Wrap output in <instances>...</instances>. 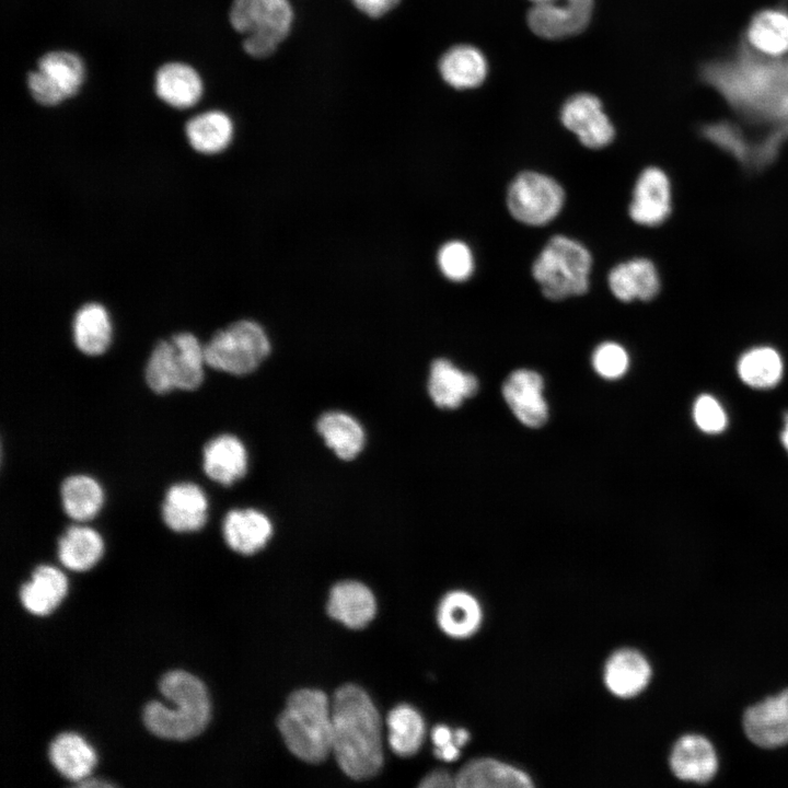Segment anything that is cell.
I'll return each mask as SVG.
<instances>
[{
	"mask_svg": "<svg viewBox=\"0 0 788 788\" xmlns=\"http://www.w3.org/2000/svg\"><path fill=\"white\" fill-rule=\"evenodd\" d=\"M332 753L340 769L356 780L376 775L383 765L382 723L364 690L340 686L332 700Z\"/></svg>",
	"mask_w": 788,
	"mask_h": 788,
	"instance_id": "1",
	"label": "cell"
},
{
	"mask_svg": "<svg viewBox=\"0 0 788 788\" xmlns=\"http://www.w3.org/2000/svg\"><path fill=\"white\" fill-rule=\"evenodd\" d=\"M162 695L174 704L169 708L153 700L143 708V722L153 734L167 740H188L198 735L210 718V703L205 684L195 675L174 670L159 683Z\"/></svg>",
	"mask_w": 788,
	"mask_h": 788,
	"instance_id": "2",
	"label": "cell"
},
{
	"mask_svg": "<svg viewBox=\"0 0 788 788\" xmlns=\"http://www.w3.org/2000/svg\"><path fill=\"white\" fill-rule=\"evenodd\" d=\"M279 732L298 758L320 763L332 753V703L315 688L294 691L277 722Z\"/></svg>",
	"mask_w": 788,
	"mask_h": 788,
	"instance_id": "3",
	"label": "cell"
},
{
	"mask_svg": "<svg viewBox=\"0 0 788 788\" xmlns=\"http://www.w3.org/2000/svg\"><path fill=\"white\" fill-rule=\"evenodd\" d=\"M207 367L204 344L189 331L158 339L143 367V380L157 395L193 392L201 386Z\"/></svg>",
	"mask_w": 788,
	"mask_h": 788,
	"instance_id": "4",
	"label": "cell"
},
{
	"mask_svg": "<svg viewBox=\"0 0 788 788\" xmlns=\"http://www.w3.org/2000/svg\"><path fill=\"white\" fill-rule=\"evenodd\" d=\"M590 252L565 235L553 236L533 263L532 275L549 300L581 296L589 289Z\"/></svg>",
	"mask_w": 788,
	"mask_h": 788,
	"instance_id": "5",
	"label": "cell"
},
{
	"mask_svg": "<svg viewBox=\"0 0 788 788\" xmlns=\"http://www.w3.org/2000/svg\"><path fill=\"white\" fill-rule=\"evenodd\" d=\"M269 352L268 336L251 320H239L218 329L204 344L207 367L232 375L252 373Z\"/></svg>",
	"mask_w": 788,
	"mask_h": 788,
	"instance_id": "6",
	"label": "cell"
},
{
	"mask_svg": "<svg viewBox=\"0 0 788 788\" xmlns=\"http://www.w3.org/2000/svg\"><path fill=\"white\" fill-rule=\"evenodd\" d=\"M229 19L245 36L244 50L256 58L271 55L288 35L293 12L288 0H233Z\"/></svg>",
	"mask_w": 788,
	"mask_h": 788,
	"instance_id": "7",
	"label": "cell"
},
{
	"mask_svg": "<svg viewBox=\"0 0 788 788\" xmlns=\"http://www.w3.org/2000/svg\"><path fill=\"white\" fill-rule=\"evenodd\" d=\"M564 201L565 192L560 184L534 171L518 174L507 193L510 215L528 225L547 224L558 216Z\"/></svg>",
	"mask_w": 788,
	"mask_h": 788,
	"instance_id": "8",
	"label": "cell"
},
{
	"mask_svg": "<svg viewBox=\"0 0 788 788\" xmlns=\"http://www.w3.org/2000/svg\"><path fill=\"white\" fill-rule=\"evenodd\" d=\"M84 73V63L78 54L51 50L37 59L36 68L27 73L26 84L36 103L56 106L78 93Z\"/></svg>",
	"mask_w": 788,
	"mask_h": 788,
	"instance_id": "9",
	"label": "cell"
},
{
	"mask_svg": "<svg viewBox=\"0 0 788 788\" xmlns=\"http://www.w3.org/2000/svg\"><path fill=\"white\" fill-rule=\"evenodd\" d=\"M530 28L538 36L558 39L581 32L588 24L592 0H529Z\"/></svg>",
	"mask_w": 788,
	"mask_h": 788,
	"instance_id": "10",
	"label": "cell"
},
{
	"mask_svg": "<svg viewBox=\"0 0 788 788\" xmlns=\"http://www.w3.org/2000/svg\"><path fill=\"white\" fill-rule=\"evenodd\" d=\"M208 509V497L201 486L192 480H181L165 489L160 517L171 531L190 533L205 526Z\"/></svg>",
	"mask_w": 788,
	"mask_h": 788,
	"instance_id": "11",
	"label": "cell"
},
{
	"mask_svg": "<svg viewBox=\"0 0 788 788\" xmlns=\"http://www.w3.org/2000/svg\"><path fill=\"white\" fill-rule=\"evenodd\" d=\"M563 125L587 148L601 149L612 142L614 128L602 111L601 102L590 94L571 96L563 106Z\"/></svg>",
	"mask_w": 788,
	"mask_h": 788,
	"instance_id": "12",
	"label": "cell"
},
{
	"mask_svg": "<svg viewBox=\"0 0 788 788\" xmlns=\"http://www.w3.org/2000/svg\"><path fill=\"white\" fill-rule=\"evenodd\" d=\"M248 465V454L242 440L232 433H219L201 449V468L212 482L229 487L242 479Z\"/></svg>",
	"mask_w": 788,
	"mask_h": 788,
	"instance_id": "13",
	"label": "cell"
},
{
	"mask_svg": "<svg viewBox=\"0 0 788 788\" xmlns=\"http://www.w3.org/2000/svg\"><path fill=\"white\" fill-rule=\"evenodd\" d=\"M629 216L638 224L656 227L671 212V185L667 174L656 166L638 176L629 205Z\"/></svg>",
	"mask_w": 788,
	"mask_h": 788,
	"instance_id": "14",
	"label": "cell"
},
{
	"mask_svg": "<svg viewBox=\"0 0 788 788\" xmlns=\"http://www.w3.org/2000/svg\"><path fill=\"white\" fill-rule=\"evenodd\" d=\"M743 728L748 738L766 749L788 743V690L746 709Z\"/></svg>",
	"mask_w": 788,
	"mask_h": 788,
	"instance_id": "15",
	"label": "cell"
},
{
	"mask_svg": "<svg viewBox=\"0 0 788 788\" xmlns=\"http://www.w3.org/2000/svg\"><path fill=\"white\" fill-rule=\"evenodd\" d=\"M542 376L532 370L513 371L502 385V395L515 417L525 426L537 428L548 417V407L543 397Z\"/></svg>",
	"mask_w": 788,
	"mask_h": 788,
	"instance_id": "16",
	"label": "cell"
},
{
	"mask_svg": "<svg viewBox=\"0 0 788 788\" xmlns=\"http://www.w3.org/2000/svg\"><path fill=\"white\" fill-rule=\"evenodd\" d=\"M70 331L76 349L88 357L104 355L113 343L114 325L111 314L106 306L97 301H86L77 308Z\"/></svg>",
	"mask_w": 788,
	"mask_h": 788,
	"instance_id": "17",
	"label": "cell"
},
{
	"mask_svg": "<svg viewBox=\"0 0 788 788\" xmlns=\"http://www.w3.org/2000/svg\"><path fill=\"white\" fill-rule=\"evenodd\" d=\"M222 535L232 551L253 555L265 547L271 537L273 523L257 509H231L222 520Z\"/></svg>",
	"mask_w": 788,
	"mask_h": 788,
	"instance_id": "18",
	"label": "cell"
},
{
	"mask_svg": "<svg viewBox=\"0 0 788 788\" xmlns=\"http://www.w3.org/2000/svg\"><path fill=\"white\" fill-rule=\"evenodd\" d=\"M328 615L348 628L359 629L374 617L376 602L372 591L363 583L346 580L336 583L327 600Z\"/></svg>",
	"mask_w": 788,
	"mask_h": 788,
	"instance_id": "19",
	"label": "cell"
},
{
	"mask_svg": "<svg viewBox=\"0 0 788 788\" xmlns=\"http://www.w3.org/2000/svg\"><path fill=\"white\" fill-rule=\"evenodd\" d=\"M670 767L682 780L706 783L715 776L718 758L706 738L686 734L675 742L670 754Z\"/></svg>",
	"mask_w": 788,
	"mask_h": 788,
	"instance_id": "20",
	"label": "cell"
},
{
	"mask_svg": "<svg viewBox=\"0 0 788 788\" xmlns=\"http://www.w3.org/2000/svg\"><path fill=\"white\" fill-rule=\"evenodd\" d=\"M651 676L648 660L630 648L618 649L607 659L604 667V683L615 696L629 698L646 688Z\"/></svg>",
	"mask_w": 788,
	"mask_h": 788,
	"instance_id": "21",
	"label": "cell"
},
{
	"mask_svg": "<svg viewBox=\"0 0 788 788\" xmlns=\"http://www.w3.org/2000/svg\"><path fill=\"white\" fill-rule=\"evenodd\" d=\"M154 92L162 102L173 108H189L201 97V78L187 63L166 62L155 71Z\"/></svg>",
	"mask_w": 788,
	"mask_h": 788,
	"instance_id": "22",
	"label": "cell"
},
{
	"mask_svg": "<svg viewBox=\"0 0 788 788\" xmlns=\"http://www.w3.org/2000/svg\"><path fill=\"white\" fill-rule=\"evenodd\" d=\"M611 292L623 302L649 301L660 289V279L653 263L647 258H634L616 265L609 274Z\"/></svg>",
	"mask_w": 788,
	"mask_h": 788,
	"instance_id": "23",
	"label": "cell"
},
{
	"mask_svg": "<svg viewBox=\"0 0 788 788\" xmlns=\"http://www.w3.org/2000/svg\"><path fill=\"white\" fill-rule=\"evenodd\" d=\"M59 499L63 513L77 523L93 520L102 510L105 493L101 483L85 473L66 476L59 485Z\"/></svg>",
	"mask_w": 788,
	"mask_h": 788,
	"instance_id": "24",
	"label": "cell"
},
{
	"mask_svg": "<svg viewBox=\"0 0 788 788\" xmlns=\"http://www.w3.org/2000/svg\"><path fill=\"white\" fill-rule=\"evenodd\" d=\"M475 375L463 372L448 359H436L430 367L428 392L440 408H457L465 398L476 394Z\"/></svg>",
	"mask_w": 788,
	"mask_h": 788,
	"instance_id": "25",
	"label": "cell"
},
{
	"mask_svg": "<svg viewBox=\"0 0 788 788\" xmlns=\"http://www.w3.org/2000/svg\"><path fill=\"white\" fill-rule=\"evenodd\" d=\"M459 788L532 787L531 777L522 769L505 762L480 757L465 764L455 775Z\"/></svg>",
	"mask_w": 788,
	"mask_h": 788,
	"instance_id": "26",
	"label": "cell"
},
{
	"mask_svg": "<svg viewBox=\"0 0 788 788\" xmlns=\"http://www.w3.org/2000/svg\"><path fill=\"white\" fill-rule=\"evenodd\" d=\"M103 552L102 536L84 523L67 526L57 540L58 559L70 570H89L100 560Z\"/></svg>",
	"mask_w": 788,
	"mask_h": 788,
	"instance_id": "27",
	"label": "cell"
},
{
	"mask_svg": "<svg viewBox=\"0 0 788 788\" xmlns=\"http://www.w3.org/2000/svg\"><path fill=\"white\" fill-rule=\"evenodd\" d=\"M189 147L202 155L224 151L233 137V123L221 111H207L190 117L184 126Z\"/></svg>",
	"mask_w": 788,
	"mask_h": 788,
	"instance_id": "28",
	"label": "cell"
},
{
	"mask_svg": "<svg viewBox=\"0 0 788 788\" xmlns=\"http://www.w3.org/2000/svg\"><path fill=\"white\" fill-rule=\"evenodd\" d=\"M483 619L479 602L474 595L456 590L447 593L437 610V622L452 638H467L475 634Z\"/></svg>",
	"mask_w": 788,
	"mask_h": 788,
	"instance_id": "29",
	"label": "cell"
},
{
	"mask_svg": "<svg viewBox=\"0 0 788 788\" xmlns=\"http://www.w3.org/2000/svg\"><path fill=\"white\" fill-rule=\"evenodd\" d=\"M67 591V579L56 567L37 566L31 575V581L20 589L23 606L35 615L49 614L62 600Z\"/></svg>",
	"mask_w": 788,
	"mask_h": 788,
	"instance_id": "30",
	"label": "cell"
},
{
	"mask_svg": "<svg viewBox=\"0 0 788 788\" xmlns=\"http://www.w3.org/2000/svg\"><path fill=\"white\" fill-rule=\"evenodd\" d=\"M316 430L326 445L345 461H350L359 455L366 443L362 426L344 412L324 413L317 419Z\"/></svg>",
	"mask_w": 788,
	"mask_h": 788,
	"instance_id": "31",
	"label": "cell"
},
{
	"mask_svg": "<svg viewBox=\"0 0 788 788\" xmlns=\"http://www.w3.org/2000/svg\"><path fill=\"white\" fill-rule=\"evenodd\" d=\"M48 756L53 766L67 779L80 781L96 763L94 750L79 734L65 732L50 743Z\"/></svg>",
	"mask_w": 788,
	"mask_h": 788,
	"instance_id": "32",
	"label": "cell"
},
{
	"mask_svg": "<svg viewBox=\"0 0 788 788\" xmlns=\"http://www.w3.org/2000/svg\"><path fill=\"white\" fill-rule=\"evenodd\" d=\"M439 69L447 83L456 89L478 86L487 73L483 54L470 45L449 49L440 59Z\"/></svg>",
	"mask_w": 788,
	"mask_h": 788,
	"instance_id": "33",
	"label": "cell"
},
{
	"mask_svg": "<svg viewBox=\"0 0 788 788\" xmlns=\"http://www.w3.org/2000/svg\"><path fill=\"white\" fill-rule=\"evenodd\" d=\"M741 381L756 390L776 386L784 374V362L779 352L769 346L753 347L741 355L737 363Z\"/></svg>",
	"mask_w": 788,
	"mask_h": 788,
	"instance_id": "34",
	"label": "cell"
},
{
	"mask_svg": "<svg viewBox=\"0 0 788 788\" xmlns=\"http://www.w3.org/2000/svg\"><path fill=\"white\" fill-rule=\"evenodd\" d=\"M389 744L394 753L406 757L415 754L425 738V721L418 710L407 704L395 706L387 719Z\"/></svg>",
	"mask_w": 788,
	"mask_h": 788,
	"instance_id": "35",
	"label": "cell"
},
{
	"mask_svg": "<svg viewBox=\"0 0 788 788\" xmlns=\"http://www.w3.org/2000/svg\"><path fill=\"white\" fill-rule=\"evenodd\" d=\"M748 39L758 51L779 56L788 51V13L764 10L756 14L748 28Z\"/></svg>",
	"mask_w": 788,
	"mask_h": 788,
	"instance_id": "36",
	"label": "cell"
},
{
	"mask_svg": "<svg viewBox=\"0 0 788 788\" xmlns=\"http://www.w3.org/2000/svg\"><path fill=\"white\" fill-rule=\"evenodd\" d=\"M438 265L448 279L457 282L465 281L474 271V256L466 243L454 240L440 247Z\"/></svg>",
	"mask_w": 788,
	"mask_h": 788,
	"instance_id": "37",
	"label": "cell"
},
{
	"mask_svg": "<svg viewBox=\"0 0 788 788\" xmlns=\"http://www.w3.org/2000/svg\"><path fill=\"white\" fill-rule=\"evenodd\" d=\"M693 418L698 429L708 434L720 433L728 425L723 407L710 394H702L696 398L693 406Z\"/></svg>",
	"mask_w": 788,
	"mask_h": 788,
	"instance_id": "38",
	"label": "cell"
},
{
	"mask_svg": "<svg viewBox=\"0 0 788 788\" xmlns=\"http://www.w3.org/2000/svg\"><path fill=\"white\" fill-rule=\"evenodd\" d=\"M594 370L605 379H617L628 369L629 358L617 343L606 341L599 345L592 355Z\"/></svg>",
	"mask_w": 788,
	"mask_h": 788,
	"instance_id": "39",
	"label": "cell"
},
{
	"mask_svg": "<svg viewBox=\"0 0 788 788\" xmlns=\"http://www.w3.org/2000/svg\"><path fill=\"white\" fill-rule=\"evenodd\" d=\"M363 13L371 18H379L392 10L399 0H351Z\"/></svg>",
	"mask_w": 788,
	"mask_h": 788,
	"instance_id": "40",
	"label": "cell"
},
{
	"mask_svg": "<svg viewBox=\"0 0 788 788\" xmlns=\"http://www.w3.org/2000/svg\"><path fill=\"white\" fill-rule=\"evenodd\" d=\"M422 788H449L456 787L455 776L445 770H434L422 778L419 783Z\"/></svg>",
	"mask_w": 788,
	"mask_h": 788,
	"instance_id": "41",
	"label": "cell"
},
{
	"mask_svg": "<svg viewBox=\"0 0 788 788\" xmlns=\"http://www.w3.org/2000/svg\"><path fill=\"white\" fill-rule=\"evenodd\" d=\"M431 739L434 749L441 748L451 742H454V731H452L448 726L439 725L433 728L431 732Z\"/></svg>",
	"mask_w": 788,
	"mask_h": 788,
	"instance_id": "42",
	"label": "cell"
},
{
	"mask_svg": "<svg viewBox=\"0 0 788 788\" xmlns=\"http://www.w3.org/2000/svg\"><path fill=\"white\" fill-rule=\"evenodd\" d=\"M434 754L438 758L451 762L459 757L460 755V746L455 742H451L447 745H443L441 748L434 749Z\"/></svg>",
	"mask_w": 788,
	"mask_h": 788,
	"instance_id": "43",
	"label": "cell"
},
{
	"mask_svg": "<svg viewBox=\"0 0 788 788\" xmlns=\"http://www.w3.org/2000/svg\"><path fill=\"white\" fill-rule=\"evenodd\" d=\"M783 421H784V426L780 431V442H781L784 449L786 450V452L788 453V412L785 413Z\"/></svg>",
	"mask_w": 788,
	"mask_h": 788,
	"instance_id": "44",
	"label": "cell"
},
{
	"mask_svg": "<svg viewBox=\"0 0 788 788\" xmlns=\"http://www.w3.org/2000/svg\"><path fill=\"white\" fill-rule=\"evenodd\" d=\"M470 739V733L466 729L459 728L454 731V742L461 748Z\"/></svg>",
	"mask_w": 788,
	"mask_h": 788,
	"instance_id": "45",
	"label": "cell"
},
{
	"mask_svg": "<svg viewBox=\"0 0 788 788\" xmlns=\"http://www.w3.org/2000/svg\"><path fill=\"white\" fill-rule=\"evenodd\" d=\"M79 785H80V786H84V787H90V786H103V787H107V786H111V785L107 784V783H101V781H92V783L84 781V783H81V784H79Z\"/></svg>",
	"mask_w": 788,
	"mask_h": 788,
	"instance_id": "46",
	"label": "cell"
}]
</instances>
